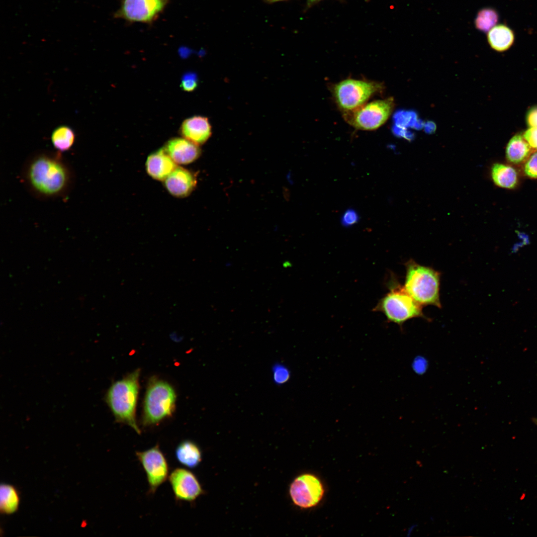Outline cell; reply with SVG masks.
<instances>
[{"label": "cell", "instance_id": "5bb4252c", "mask_svg": "<svg viewBox=\"0 0 537 537\" xmlns=\"http://www.w3.org/2000/svg\"><path fill=\"white\" fill-rule=\"evenodd\" d=\"M179 132L184 138L199 145L211 136V126L207 118L194 116L183 121Z\"/></svg>", "mask_w": 537, "mask_h": 537}, {"label": "cell", "instance_id": "d6986e66", "mask_svg": "<svg viewBox=\"0 0 537 537\" xmlns=\"http://www.w3.org/2000/svg\"><path fill=\"white\" fill-rule=\"evenodd\" d=\"M491 177L495 184L506 188H513L518 183V175L513 167L496 163L491 168Z\"/></svg>", "mask_w": 537, "mask_h": 537}, {"label": "cell", "instance_id": "2e32d148", "mask_svg": "<svg viewBox=\"0 0 537 537\" xmlns=\"http://www.w3.org/2000/svg\"><path fill=\"white\" fill-rule=\"evenodd\" d=\"M532 150L523 136L517 134L513 136L508 143L506 157L509 162L519 164L527 160Z\"/></svg>", "mask_w": 537, "mask_h": 537}, {"label": "cell", "instance_id": "4fadbf2b", "mask_svg": "<svg viewBox=\"0 0 537 537\" xmlns=\"http://www.w3.org/2000/svg\"><path fill=\"white\" fill-rule=\"evenodd\" d=\"M196 184V179L191 172L178 167L164 180L167 190L177 197H184L190 194Z\"/></svg>", "mask_w": 537, "mask_h": 537}, {"label": "cell", "instance_id": "52a82bcc", "mask_svg": "<svg viewBox=\"0 0 537 537\" xmlns=\"http://www.w3.org/2000/svg\"><path fill=\"white\" fill-rule=\"evenodd\" d=\"M394 106V99L388 97L374 100L354 110L343 112V116L348 123L357 129L373 130L387 121Z\"/></svg>", "mask_w": 537, "mask_h": 537}, {"label": "cell", "instance_id": "3957f363", "mask_svg": "<svg viewBox=\"0 0 537 537\" xmlns=\"http://www.w3.org/2000/svg\"><path fill=\"white\" fill-rule=\"evenodd\" d=\"M405 268V290L422 306L432 305L441 308L440 272L412 259L406 263Z\"/></svg>", "mask_w": 537, "mask_h": 537}, {"label": "cell", "instance_id": "277c9868", "mask_svg": "<svg viewBox=\"0 0 537 537\" xmlns=\"http://www.w3.org/2000/svg\"><path fill=\"white\" fill-rule=\"evenodd\" d=\"M176 394L167 381L152 377L149 381L144 404L142 424L153 426L171 417L176 407Z\"/></svg>", "mask_w": 537, "mask_h": 537}, {"label": "cell", "instance_id": "ffe728a7", "mask_svg": "<svg viewBox=\"0 0 537 537\" xmlns=\"http://www.w3.org/2000/svg\"><path fill=\"white\" fill-rule=\"evenodd\" d=\"M20 496L16 489L8 484H1L0 487V510L4 514H11L18 508Z\"/></svg>", "mask_w": 537, "mask_h": 537}, {"label": "cell", "instance_id": "9c48e42d", "mask_svg": "<svg viewBox=\"0 0 537 537\" xmlns=\"http://www.w3.org/2000/svg\"><path fill=\"white\" fill-rule=\"evenodd\" d=\"M136 455L146 473L150 491L154 493L169 477L167 459L158 445L136 451Z\"/></svg>", "mask_w": 537, "mask_h": 537}, {"label": "cell", "instance_id": "d4e9b609", "mask_svg": "<svg viewBox=\"0 0 537 537\" xmlns=\"http://www.w3.org/2000/svg\"><path fill=\"white\" fill-rule=\"evenodd\" d=\"M532 153L526 161L524 171L526 176L537 179V150Z\"/></svg>", "mask_w": 537, "mask_h": 537}, {"label": "cell", "instance_id": "ac0fdd59", "mask_svg": "<svg viewBox=\"0 0 537 537\" xmlns=\"http://www.w3.org/2000/svg\"><path fill=\"white\" fill-rule=\"evenodd\" d=\"M487 39L493 49L501 52L511 47L514 40V35L509 27L503 24H499L494 26L488 31Z\"/></svg>", "mask_w": 537, "mask_h": 537}, {"label": "cell", "instance_id": "6da1fadb", "mask_svg": "<svg viewBox=\"0 0 537 537\" xmlns=\"http://www.w3.org/2000/svg\"><path fill=\"white\" fill-rule=\"evenodd\" d=\"M72 168L59 151H41L26 160L20 180L27 190L40 200L66 197L74 182Z\"/></svg>", "mask_w": 537, "mask_h": 537}, {"label": "cell", "instance_id": "7402d4cb", "mask_svg": "<svg viewBox=\"0 0 537 537\" xmlns=\"http://www.w3.org/2000/svg\"><path fill=\"white\" fill-rule=\"evenodd\" d=\"M498 19V13L494 9L485 8L480 10L477 13L475 19V25L479 30L487 32L495 26Z\"/></svg>", "mask_w": 537, "mask_h": 537}, {"label": "cell", "instance_id": "603a6c76", "mask_svg": "<svg viewBox=\"0 0 537 537\" xmlns=\"http://www.w3.org/2000/svg\"><path fill=\"white\" fill-rule=\"evenodd\" d=\"M394 125L400 128L405 129L408 127H419L417 124V115L413 111H398L393 116Z\"/></svg>", "mask_w": 537, "mask_h": 537}, {"label": "cell", "instance_id": "d6a6232c", "mask_svg": "<svg viewBox=\"0 0 537 537\" xmlns=\"http://www.w3.org/2000/svg\"><path fill=\"white\" fill-rule=\"evenodd\" d=\"M535 422L536 423V424L537 425V419L535 420Z\"/></svg>", "mask_w": 537, "mask_h": 537}, {"label": "cell", "instance_id": "44dd1931", "mask_svg": "<svg viewBox=\"0 0 537 537\" xmlns=\"http://www.w3.org/2000/svg\"><path fill=\"white\" fill-rule=\"evenodd\" d=\"M76 140V134L70 127L65 125L56 128L51 135V142L57 151L60 152L70 150Z\"/></svg>", "mask_w": 537, "mask_h": 537}, {"label": "cell", "instance_id": "f1b7e54d", "mask_svg": "<svg viewBox=\"0 0 537 537\" xmlns=\"http://www.w3.org/2000/svg\"><path fill=\"white\" fill-rule=\"evenodd\" d=\"M526 121L530 127H537V106L529 109L527 114Z\"/></svg>", "mask_w": 537, "mask_h": 537}, {"label": "cell", "instance_id": "4316f807", "mask_svg": "<svg viewBox=\"0 0 537 537\" xmlns=\"http://www.w3.org/2000/svg\"><path fill=\"white\" fill-rule=\"evenodd\" d=\"M523 137L532 149L537 150V127H530L527 130Z\"/></svg>", "mask_w": 537, "mask_h": 537}, {"label": "cell", "instance_id": "8fae6325", "mask_svg": "<svg viewBox=\"0 0 537 537\" xmlns=\"http://www.w3.org/2000/svg\"><path fill=\"white\" fill-rule=\"evenodd\" d=\"M164 5V0H125L122 12L128 19L147 21L152 19Z\"/></svg>", "mask_w": 537, "mask_h": 537}, {"label": "cell", "instance_id": "cb8c5ba5", "mask_svg": "<svg viewBox=\"0 0 537 537\" xmlns=\"http://www.w3.org/2000/svg\"><path fill=\"white\" fill-rule=\"evenodd\" d=\"M272 372L273 381L277 385L285 383L290 377L289 369L281 363H275L272 366Z\"/></svg>", "mask_w": 537, "mask_h": 537}, {"label": "cell", "instance_id": "8992f818", "mask_svg": "<svg viewBox=\"0 0 537 537\" xmlns=\"http://www.w3.org/2000/svg\"><path fill=\"white\" fill-rule=\"evenodd\" d=\"M383 88L381 83L375 81L346 79L335 84L332 92L339 108L346 112L364 104L372 95L382 91Z\"/></svg>", "mask_w": 537, "mask_h": 537}, {"label": "cell", "instance_id": "83f0119b", "mask_svg": "<svg viewBox=\"0 0 537 537\" xmlns=\"http://www.w3.org/2000/svg\"><path fill=\"white\" fill-rule=\"evenodd\" d=\"M359 217L357 212L353 209H348L343 214L342 223L344 226H349L358 222Z\"/></svg>", "mask_w": 537, "mask_h": 537}, {"label": "cell", "instance_id": "484cf974", "mask_svg": "<svg viewBox=\"0 0 537 537\" xmlns=\"http://www.w3.org/2000/svg\"><path fill=\"white\" fill-rule=\"evenodd\" d=\"M197 84L196 75L194 73H186L182 77L180 87L184 91H192L197 87Z\"/></svg>", "mask_w": 537, "mask_h": 537}, {"label": "cell", "instance_id": "f546056e", "mask_svg": "<svg viewBox=\"0 0 537 537\" xmlns=\"http://www.w3.org/2000/svg\"><path fill=\"white\" fill-rule=\"evenodd\" d=\"M415 527V525L410 527V529L409 530V531H408L409 535H410L411 533H412V531L413 530Z\"/></svg>", "mask_w": 537, "mask_h": 537}, {"label": "cell", "instance_id": "ba28073f", "mask_svg": "<svg viewBox=\"0 0 537 537\" xmlns=\"http://www.w3.org/2000/svg\"><path fill=\"white\" fill-rule=\"evenodd\" d=\"M325 493L320 479L310 473L301 474L293 481L289 488L292 501L298 507L308 509L317 506Z\"/></svg>", "mask_w": 537, "mask_h": 537}, {"label": "cell", "instance_id": "e0dca14e", "mask_svg": "<svg viewBox=\"0 0 537 537\" xmlns=\"http://www.w3.org/2000/svg\"><path fill=\"white\" fill-rule=\"evenodd\" d=\"M178 461L188 468L196 467L201 460V452L194 443L183 441L177 446L175 451Z\"/></svg>", "mask_w": 537, "mask_h": 537}, {"label": "cell", "instance_id": "5b68a950", "mask_svg": "<svg viewBox=\"0 0 537 537\" xmlns=\"http://www.w3.org/2000/svg\"><path fill=\"white\" fill-rule=\"evenodd\" d=\"M422 307L405 290L403 286L394 285L378 303L375 310L381 312L387 320L400 327L409 320L423 318Z\"/></svg>", "mask_w": 537, "mask_h": 537}, {"label": "cell", "instance_id": "9a60e30c", "mask_svg": "<svg viewBox=\"0 0 537 537\" xmlns=\"http://www.w3.org/2000/svg\"><path fill=\"white\" fill-rule=\"evenodd\" d=\"M177 167L176 163L164 148L149 155L146 162L148 174L153 179L158 180H165Z\"/></svg>", "mask_w": 537, "mask_h": 537}, {"label": "cell", "instance_id": "1f68e13d", "mask_svg": "<svg viewBox=\"0 0 537 537\" xmlns=\"http://www.w3.org/2000/svg\"><path fill=\"white\" fill-rule=\"evenodd\" d=\"M268 0L270 1H276L282 0Z\"/></svg>", "mask_w": 537, "mask_h": 537}, {"label": "cell", "instance_id": "4dcf8cb0", "mask_svg": "<svg viewBox=\"0 0 537 537\" xmlns=\"http://www.w3.org/2000/svg\"><path fill=\"white\" fill-rule=\"evenodd\" d=\"M319 0H308L309 2L310 3H313V2H315L319 1Z\"/></svg>", "mask_w": 537, "mask_h": 537}, {"label": "cell", "instance_id": "30bf717a", "mask_svg": "<svg viewBox=\"0 0 537 537\" xmlns=\"http://www.w3.org/2000/svg\"><path fill=\"white\" fill-rule=\"evenodd\" d=\"M169 480L177 500L192 502L203 493L196 477L187 469H175L169 476Z\"/></svg>", "mask_w": 537, "mask_h": 537}, {"label": "cell", "instance_id": "7c38bea8", "mask_svg": "<svg viewBox=\"0 0 537 537\" xmlns=\"http://www.w3.org/2000/svg\"><path fill=\"white\" fill-rule=\"evenodd\" d=\"M164 149L176 164L183 165L194 162L201 153L198 145L183 138L170 140Z\"/></svg>", "mask_w": 537, "mask_h": 537}, {"label": "cell", "instance_id": "7a4b0ae2", "mask_svg": "<svg viewBox=\"0 0 537 537\" xmlns=\"http://www.w3.org/2000/svg\"><path fill=\"white\" fill-rule=\"evenodd\" d=\"M140 374L137 369L113 382L105 397L116 421L127 425L138 434H141L136 419Z\"/></svg>", "mask_w": 537, "mask_h": 537}]
</instances>
